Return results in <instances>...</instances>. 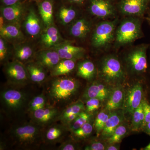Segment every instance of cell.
Here are the masks:
<instances>
[{
    "label": "cell",
    "instance_id": "obj_2",
    "mask_svg": "<svg viewBox=\"0 0 150 150\" xmlns=\"http://www.w3.org/2000/svg\"><path fill=\"white\" fill-rule=\"evenodd\" d=\"M79 87V83L74 78L57 77L49 84L47 96L54 104H65L76 95Z\"/></svg>",
    "mask_w": 150,
    "mask_h": 150
},
{
    "label": "cell",
    "instance_id": "obj_26",
    "mask_svg": "<svg viewBox=\"0 0 150 150\" xmlns=\"http://www.w3.org/2000/svg\"><path fill=\"white\" fill-rule=\"evenodd\" d=\"M77 68V75L78 76L88 81L92 80L95 76L96 67L94 64L89 60H84L80 62Z\"/></svg>",
    "mask_w": 150,
    "mask_h": 150
},
{
    "label": "cell",
    "instance_id": "obj_47",
    "mask_svg": "<svg viewBox=\"0 0 150 150\" xmlns=\"http://www.w3.org/2000/svg\"><path fill=\"white\" fill-rule=\"evenodd\" d=\"M141 150H150V142L149 144L147 145V146H146L145 147L142 148V149H141Z\"/></svg>",
    "mask_w": 150,
    "mask_h": 150
},
{
    "label": "cell",
    "instance_id": "obj_23",
    "mask_svg": "<svg viewBox=\"0 0 150 150\" xmlns=\"http://www.w3.org/2000/svg\"><path fill=\"white\" fill-rule=\"evenodd\" d=\"M25 67L31 81L40 84L43 83L45 81L46 69L37 62H28L25 64Z\"/></svg>",
    "mask_w": 150,
    "mask_h": 150
},
{
    "label": "cell",
    "instance_id": "obj_1",
    "mask_svg": "<svg viewBox=\"0 0 150 150\" xmlns=\"http://www.w3.org/2000/svg\"><path fill=\"white\" fill-rule=\"evenodd\" d=\"M43 128L33 122L23 123L11 129V137L20 147L32 149L43 142Z\"/></svg>",
    "mask_w": 150,
    "mask_h": 150
},
{
    "label": "cell",
    "instance_id": "obj_8",
    "mask_svg": "<svg viewBox=\"0 0 150 150\" xmlns=\"http://www.w3.org/2000/svg\"><path fill=\"white\" fill-rule=\"evenodd\" d=\"M4 71L8 81L14 85H24L30 80L25 65L16 60L7 62Z\"/></svg>",
    "mask_w": 150,
    "mask_h": 150
},
{
    "label": "cell",
    "instance_id": "obj_32",
    "mask_svg": "<svg viewBox=\"0 0 150 150\" xmlns=\"http://www.w3.org/2000/svg\"><path fill=\"white\" fill-rule=\"evenodd\" d=\"M128 133V127L126 123H122L115 129L112 135L105 140L108 144H119Z\"/></svg>",
    "mask_w": 150,
    "mask_h": 150
},
{
    "label": "cell",
    "instance_id": "obj_3",
    "mask_svg": "<svg viewBox=\"0 0 150 150\" xmlns=\"http://www.w3.org/2000/svg\"><path fill=\"white\" fill-rule=\"evenodd\" d=\"M98 75L102 81L112 87L123 84L126 78L120 60L113 55L106 56L100 61Z\"/></svg>",
    "mask_w": 150,
    "mask_h": 150
},
{
    "label": "cell",
    "instance_id": "obj_4",
    "mask_svg": "<svg viewBox=\"0 0 150 150\" xmlns=\"http://www.w3.org/2000/svg\"><path fill=\"white\" fill-rule=\"evenodd\" d=\"M141 34L140 21L135 18L126 19L117 30L115 43L118 46H126L139 38Z\"/></svg>",
    "mask_w": 150,
    "mask_h": 150
},
{
    "label": "cell",
    "instance_id": "obj_44",
    "mask_svg": "<svg viewBox=\"0 0 150 150\" xmlns=\"http://www.w3.org/2000/svg\"><path fill=\"white\" fill-rule=\"evenodd\" d=\"M143 131L150 136V122L144 127Z\"/></svg>",
    "mask_w": 150,
    "mask_h": 150
},
{
    "label": "cell",
    "instance_id": "obj_45",
    "mask_svg": "<svg viewBox=\"0 0 150 150\" xmlns=\"http://www.w3.org/2000/svg\"><path fill=\"white\" fill-rule=\"evenodd\" d=\"M5 19L1 14V17H0V29H1L4 27V26L5 25Z\"/></svg>",
    "mask_w": 150,
    "mask_h": 150
},
{
    "label": "cell",
    "instance_id": "obj_28",
    "mask_svg": "<svg viewBox=\"0 0 150 150\" xmlns=\"http://www.w3.org/2000/svg\"><path fill=\"white\" fill-rule=\"evenodd\" d=\"M76 61L69 59H62L51 71V76L57 77L70 74L75 69Z\"/></svg>",
    "mask_w": 150,
    "mask_h": 150
},
{
    "label": "cell",
    "instance_id": "obj_31",
    "mask_svg": "<svg viewBox=\"0 0 150 150\" xmlns=\"http://www.w3.org/2000/svg\"><path fill=\"white\" fill-rule=\"evenodd\" d=\"M131 130L133 132H139L144 129V115L142 103L141 105L132 113Z\"/></svg>",
    "mask_w": 150,
    "mask_h": 150
},
{
    "label": "cell",
    "instance_id": "obj_16",
    "mask_svg": "<svg viewBox=\"0 0 150 150\" xmlns=\"http://www.w3.org/2000/svg\"><path fill=\"white\" fill-rule=\"evenodd\" d=\"M124 112L122 109L110 111V115L100 136L103 140H107L112 135L115 129L125 120Z\"/></svg>",
    "mask_w": 150,
    "mask_h": 150
},
{
    "label": "cell",
    "instance_id": "obj_14",
    "mask_svg": "<svg viewBox=\"0 0 150 150\" xmlns=\"http://www.w3.org/2000/svg\"><path fill=\"white\" fill-rule=\"evenodd\" d=\"M69 132L67 126L61 124L52 123L43 132V142L47 144H55L62 142Z\"/></svg>",
    "mask_w": 150,
    "mask_h": 150
},
{
    "label": "cell",
    "instance_id": "obj_48",
    "mask_svg": "<svg viewBox=\"0 0 150 150\" xmlns=\"http://www.w3.org/2000/svg\"><path fill=\"white\" fill-rule=\"evenodd\" d=\"M148 20H149V21L150 22V18H149V19H148Z\"/></svg>",
    "mask_w": 150,
    "mask_h": 150
},
{
    "label": "cell",
    "instance_id": "obj_39",
    "mask_svg": "<svg viewBox=\"0 0 150 150\" xmlns=\"http://www.w3.org/2000/svg\"><path fill=\"white\" fill-rule=\"evenodd\" d=\"M6 40L1 37L0 38V61L1 63L5 62L8 56V48Z\"/></svg>",
    "mask_w": 150,
    "mask_h": 150
},
{
    "label": "cell",
    "instance_id": "obj_5",
    "mask_svg": "<svg viewBox=\"0 0 150 150\" xmlns=\"http://www.w3.org/2000/svg\"><path fill=\"white\" fill-rule=\"evenodd\" d=\"M117 21H104L99 23L96 28L91 38L94 48L102 49L111 43L114 38Z\"/></svg>",
    "mask_w": 150,
    "mask_h": 150
},
{
    "label": "cell",
    "instance_id": "obj_12",
    "mask_svg": "<svg viewBox=\"0 0 150 150\" xmlns=\"http://www.w3.org/2000/svg\"><path fill=\"white\" fill-rule=\"evenodd\" d=\"M112 88L103 81H95L86 89L83 98L85 100L90 98H98L103 102L108 98Z\"/></svg>",
    "mask_w": 150,
    "mask_h": 150
},
{
    "label": "cell",
    "instance_id": "obj_15",
    "mask_svg": "<svg viewBox=\"0 0 150 150\" xmlns=\"http://www.w3.org/2000/svg\"><path fill=\"white\" fill-rule=\"evenodd\" d=\"M35 58L37 63L50 72L62 60L59 53L53 48L39 51L35 55Z\"/></svg>",
    "mask_w": 150,
    "mask_h": 150
},
{
    "label": "cell",
    "instance_id": "obj_21",
    "mask_svg": "<svg viewBox=\"0 0 150 150\" xmlns=\"http://www.w3.org/2000/svg\"><path fill=\"white\" fill-rule=\"evenodd\" d=\"M62 39L59 30L53 25L46 28V30L41 36L42 44L48 48H54L60 44Z\"/></svg>",
    "mask_w": 150,
    "mask_h": 150
},
{
    "label": "cell",
    "instance_id": "obj_33",
    "mask_svg": "<svg viewBox=\"0 0 150 150\" xmlns=\"http://www.w3.org/2000/svg\"><path fill=\"white\" fill-rule=\"evenodd\" d=\"M93 116V114L86 112L85 110L80 112L76 118L67 126L69 131L71 132L79 129L92 119Z\"/></svg>",
    "mask_w": 150,
    "mask_h": 150
},
{
    "label": "cell",
    "instance_id": "obj_24",
    "mask_svg": "<svg viewBox=\"0 0 150 150\" xmlns=\"http://www.w3.org/2000/svg\"><path fill=\"white\" fill-rule=\"evenodd\" d=\"M24 25L25 31L30 36H36L40 34L41 29V23L33 10L30 9L28 13Z\"/></svg>",
    "mask_w": 150,
    "mask_h": 150
},
{
    "label": "cell",
    "instance_id": "obj_17",
    "mask_svg": "<svg viewBox=\"0 0 150 150\" xmlns=\"http://www.w3.org/2000/svg\"><path fill=\"white\" fill-rule=\"evenodd\" d=\"M85 110V103L79 100L68 105L61 112L57 121H59L63 125L68 126L80 112Z\"/></svg>",
    "mask_w": 150,
    "mask_h": 150
},
{
    "label": "cell",
    "instance_id": "obj_36",
    "mask_svg": "<svg viewBox=\"0 0 150 150\" xmlns=\"http://www.w3.org/2000/svg\"><path fill=\"white\" fill-rule=\"evenodd\" d=\"M47 103V98L43 94L36 96L33 97L28 104V110L32 112L38 109L46 107Z\"/></svg>",
    "mask_w": 150,
    "mask_h": 150
},
{
    "label": "cell",
    "instance_id": "obj_13",
    "mask_svg": "<svg viewBox=\"0 0 150 150\" xmlns=\"http://www.w3.org/2000/svg\"><path fill=\"white\" fill-rule=\"evenodd\" d=\"M89 8L91 13L98 18H108L115 13L111 0H89Z\"/></svg>",
    "mask_w": 150,
    "mask_h": 150
},
{
    "label": "cell",
    "instance_id": "obj_10",
    "mask_svg": "<svg viewBox=\"0 0 150 150\" xmlns=\"http://www.w3.org/2000/svg\"><path fill=\"white\" fill-rule=\"evenodd\" d=\"M30 113L32 122L44 128L57 121L61 112L55 106L49 105L38 109Z\"/></svg>",
    "mask_w": 150,
    "mask_h": 150
},
{
    "label": "cell",
    "instance_id": "obj_22",
    "mask_svg": "<svg viewBox=\"0 0 150 150\" xmlns=\"http://www.w3.org/2000/svg\"><path fill=\"white\" fill-rule=\"evenodd\" d=\"M1 37L11 42H20L24 39V36L18 25L7 24L0 29Z\"/></svg>",
    "mask_w": 150,
    "mask_h": 150
},
{
    "label": "cell",
    "instance_id": "obj_43",
    "mask_svg": "<svg viewBox=\"0 0 150 150\" xmlns=\"http://www.w3.org/2000/svg\"><path fill=\"white\" fill-rule=\"evenodd\" d=\"M119 144H108L105 150H118L120 149Z\"/></svg>",
    "mask_w": 150,
    "mask_h": 150
},
{
    "label": "cell",
    "instance_id": "obj_29",
    "mask_svg": "<svg viewBox=\"0 0 150 150\" xmlns=\"http://www.w3.org/2000/svg\"><path fill=\"white\" fill-rule=\"evenodd\" d=\"M39 10L40 17L46 28L52 25L54 21L52 1L50 0H45L40 4Z\"/></svg>",
    "mask_w": 150,
    "mask_h": 150
},
{
    "label": "cell",
    "instance_id": "obj_25",
    "mask_svg": "<svg viewBox=\"0 0 150 150\" xmlns=\"http://www.w3.org/2000/svg\"><path fill=\"white\" fill-rule=\"evenodd\" d=\"M91 25L86 18L79 19L75 21L70 28V34L73 37L83 39L86 37L90 32Z\"/></svg>",
    "mask_w": 150,
    "mask_h": 150
},
{
    "label": "cell",
    "instance_id": "obj_19",
    "mask_svg": "<svg viewBox=\"0 0 150 150\" xmlns=\"http://www.w3.org/2000/svg\"><path fill=\"white\" fill-rule=\"evenodd\" d=\"M125 92L122 85L113 87L106 100L104 109L109 111L122 109Z\"/></svg>",
    "mask_w": 150,
    "mask_h": 150
},
{
    "label": "cell",
    "instance_id": "obj_30",
    "mask_svg": "<svg viewBox=\"0 0 150 150\" xmlns=\"http://www.w3.org/2000/svg\"><path fill=\"white\" fill-rule=\"evenodd\" d=\"M93 124L94 121L92 118L79 129L70 132L71 139L78 142L88 138L93 131Z\"/></svg>",
    "mask_w": 150,
    "mask_h": 150
},
{
    "label": "cell",
    "instance_id": "obj_35",
    "mask_svg": "<svg viewBox=\"0 0 150 150\" xmlns=\"http://www.w3.org/2000/svg\"><path fill=\"white\" fill-rule=\"evenodd\" d=\"M76 16V11L72 7H64L59 10V20L64 25L69 24L72 21Z\"/></svg>",
    "mask_w": 150,
    "mask_h": 150
},
{
    "label": "cell",
    "instance_id": "obj_6",
    "mask_svg": "<svg viewBox=\"0 0 150 150\" xmlns=\"http://www.w3.org/2000/svg\"><path fill=\"white\" fill-rule=\"evenodd\" d=\"M147 49L146 45H140L132 49L126 56V64L131 73L142 75L146 72L148 69Z\"/></svg>",
    "mask_w": 150,
    "mask_h": 150
},
{
    "label": "cell",
    "instance_id": "obj_34",
    "mask_svg": "<svg viewBox=\"0 0 150 150\" xmlns=\"http://www.w3.org/2000/svg\"><path fill=\"white\" fill-rule=\"evenodd\" d=\"M110 111L104 109L101 110L97 115L94 121V129L96 132L97 136H100L107 122L110 115Z\"/></svg>",
    "mask_w": 150,
    "mask_h": 150
},
{
    "label": "cell",
    "instance_id": "obj_11",
    "mask_svg": "<svg viewBox=\"0 0 150 150\" xmlns=\"http://www.w3.org/2000/svg\"><path fill=\"white\" fill-rule=\"evenodd\" d=\"M149 0H120L118 3L119 11L128 16H140L144 13Z\"/></svg>",
    "mask_w": 150,
    "mask_h": 150
},
{
    "label": "cell",
    "instance_id": "obj_18",
    "mask_svg": "<svg viewBox=\"0 0 150 150\" xmlns=\"http://www.w3.org/2000/svg\"><path fill=\"white\" fill-rule=\"evenodd\" d=\"M59 53L61 59L77 61L82 58L86 50L83 47L73 46L68 43H60L53 48Z\"/></svg>",
    "mask_w": 150,
    "mask_h": 150
},
{
    "label": "cell",
    "instance_id": "obj_40",
    "mask_svg": "<svg viewBox=\"0 0 150 150\" xmlns=\"http://www.w3.org/2000/svg\"><path fill=\"white\" fill-rule=\"evenodd\" d=\"M107 145L97 140H91L84 148L85 150H104Z\"/></svg>",
    "mask_w": 150,
    "mask_h": 150
},
{
    "label": "cell",
    "instance_id": "obj_7",
    "mask_svg": "<svg viewBox=\"0 0 150 150\" xmlns=\"http://www.w3.org/2000/svg\"><path fill=\"white\" fill-rule=\"evenodd\" d=\"M146 97L143 84L137 83L125 92L123 110L124 114H132Z\"/></svg>",
    "mask_w": 150,
    "mask_h": 150
},
{
    "label": "cell",
    "instance_id": "obj_37",
    "mask_svg": "<svg viewBox=\"0 0 150 150\" xmlns=\"http://www.w3.org/2000/svg\"><path fill=\"white\" fill-rule=\"evenodd\" d=\"M102 102L100 100L96 98H90L86 100L85 106L86 112L93 114L101 105Z\"/></svg>",
    "mask_w": 150,
    "mask_h": 150
},
{
    "label": "cell",
    "instance_id": "obj_46",
    "mask_svg": "<svg viewBox=\"0 0 150 150\" xmlns=\"http://www.w3.org/2000/svg\"><path fill=\"white\" fill-rule=\"evenodd\" d=\"M71 2L77 3V4H81L83 3L85 0H69Z\"/></svg>",
    "mask_w": 150,
    "mask_h": 150
},
{
    "label": "cell",
    "instance_id": "obj_20",
    "mask_svg": "<svg viewBox=\"0 0 150 150\" xmlns=\"http://www.w3.org/2000/svg\"><path fill=\"white\" fill-rule=\"evenodd\" d=\"M24 8L20 3L13 5L5 6L1 9V15L6 20L18 25L24 14Z\"/></svg>",
    "mask_w": 150,
    "mask_h": 150
},
{
    "label": "cell",
    "instance_id": "obj_41",
    "mask_svg": "<svg viewBox=\"0 0 150 150\" xmlns=\"http://www.w3.org/2000/svg\"><path fill=\"white\" fill-rule=\"evenodd\" d=\"M142 105H143V110H144V127L148 123L150 122V103L149 102L146 97L143 100Z\"/></svg>",
    "mask_w": 150,
    "mask_h": 150
},
{
    "label": "cell",
    "instance_id": "obj_38",
    "mask_svg": "<svg viewBox=\"0 0 150 150\" xmlns=\"http://www.w3.org/2000/svg\"><path fill=\"white\" fill-rule=\"evenodd\" d=\"M76 141L73 139L67 140L62 142L58 148L59 150H75L79 149V147L76 143Z\"/></svg>",
    "mask_w": 150,
    "mask_h": 150
},
{
    "label": "cell",
    "instance_id": "obj_42",
    "mask_svg": "<svg viewBox=\"0 0 150 150\" xmlns=\"http://www.w3.org/2000/svg\"><path fill=\"white\" fill-rule=\"evenodd\" d=\"M19 0H2V2L5 6L13 5L18 2Z\"/></svg>",
    "mask_w": 150,
    "mask_h": 150
},
{
    "label": "cell",
    "instance_id": "obj_9",
    "mask_svg": "<svg viewBox=\"0 0 150 150\" xmlns=\"http://www.w3.org/2000/svg\"><path fill=\"white\" fill-rule=\"evenodd\" d=\"M1 102L5 107L12 111L20 110L27 100L26 94L16 89L4 90L1 92Z\"/></svg>",
    "mask_w": 150,
    "mask_h": 150
},
{
    "label": "cell",
    "instance_id": "obj_27",
    "mask_svg": "<svg viewBox=\"0 0 150 150\" xmlns=\"http://www.w3.org/2000/svg\"><path fill=\"white\" fill-rule=\"evenodd\" d=\"M14 58L15 60L26 64L29 62L34 54V51L31 46L24 43L18 44L14 48Z\"/></svg>",
    "mask_w": 150,
    "mask_h": 150
}]
</instances>
